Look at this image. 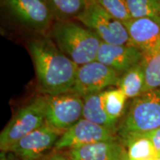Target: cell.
Instances as JSON below:
<instances>
[{
  "instance_id": "cell-27",
  "label": "cell",
  "mask_w": 160,
  "mask_h": 160,
  "mask_svg": "<svg viewBox=\"0 0 160 160\" xmlns=\"http://www.w3.org/2000/svg\"><path fill=\"white\" fill-rule=\"evenodd\" d=\"M157 160H160V153H159V157H158V159Z\"/></svg>"
},
{
  "instance_id": "cell-4",
  "label": "cell",
  "mask_w": 160,
  "mask_h": 160,
  "mask_svg": "<svg viewBox=\"0 0 160 160\" xmlns=\"http://www.w3.org/2000/svg\"><path fill=\"white\" fill-rule=\"evenodd\" d=\"M45 123V96L32 99L18 110L0 133V149L8 151L21 139Z\"/></svg>"
},
{
  "instance_id": "cell-20",
  "label": "cell",
  "mask_w": 160,
  "mask_h": 160,
  "mask_svg": "<svg viewBox=\"0 0 160 160\" xmlns=\"http://www.w3.org/2000/svg\"><path fill=\"white\" fill-rule=\"evenodd\" d=\"M128 97L121 89L112 88L104 91L103 102L105 109L111 119L119 122L125 108Z\"/></svg>"
},
{
  "instance_id": "cell-3",
  "label": "cell",
  "mask_w": 160,
  "mask_h": 160,
  "mask_svg": "<svg viewBox=\"0 0 160 160\" xmlns=\"http://www.w3.org/2000/svg\"><path fill=\"white\" fill-rule=\"evenodd\" d=\"M160 128V88L133 99L127 114L117 128L123 142L138 134Z\"/></svg>"
},
{
  "instance_id": "cell-23",
  "label": "cell",
  "mask_w": 160,
  "mask_h": 160,
  "mask_svg": "<svg viewBox=\"0 0 160 160\" xmlns=\"http://www.w3.org/2000/svg\"><path fill=\"white\" fill-rule=\"evenodd\" d=\"M40 160H74L70 157L64 151H58L52 150L44 156Z\"/></svg>"
},
{
  "instance_id": "cell-11",
  "label": "cell",
  "mask_w": 160,
  "mask_h": 160,
  "mask_svg": "<svg viewBox=\"0 0 160 160\" xmlns=\"http://www.w3.org/2000/svg\"><path fill=\"white\" fill-rule=\"evenodd\" d=\"M131 45L143 53L144 58L160 47V22L149 18H132L125 23Z\"/></svg>"
},
{
  "instance_id": "cell-24",
  "label": "cell",
  "mask_w": 160,
  "mask_h": 160,
  "mask_svg": "<svg viewBox=\"0 0 160 160\" xmlns=\"http://www.w3.org/2000/svg\"><path fill=\"white\" fill-rule=\"evenodd\" d=\"M0 160H22L16 153L11 151H1Z\"/></svg>"
},
{
  "instance_id": "cell-28",
  "label": "cell",
  "mask_w": 160,
  "mask_h": 160,
  "mask_svg": "<svg viewBox=\"0 0 160 160\" xmlns=\"http://www.w3.org/2000/svg\"><path fill=\"white\" fill-rule=\"evenodd\" d=\"M128 160H129V159H128Z\"/></svg>"
},
{
  "instance_id": "cell-16",
  "label": "cell",
  "mask_w": 160,
  "mask_h": 160,
  "mask_svg": "<svg viewBox=\"0 0 160 160\" xmlns=\"http://www.w3.org/2000/svg\"><path fill=\"white\" fill-rule=\"evenodd\" d=\"M55 21L77 20L88 8L87 0H46Z\"/></svg>"
},
{
  "instance_id": "cell-13",
  "label": "cell",
  "mask_w": 160,
  "mask_h": 160,
  "mask_svg": "<svg viewBox=\"0 0 160 160\" xmlns=\"http://www.w3.org/2000/svg\"><path fill=\"white\" fill-rule=\"evenodd\" d=\"M63 151L74 160H122L128 153L117 139L98 142Z\"/></svg>"
},
{
  "instance_id": "cell-6",
  "label": "cell",
  "mask_w": 160,
  "mask_h": 160,
  "mask_svg": "<svg viewBox=\"0 0 160 160\" xmlns=\"http://www.w3.org/2000/svg\"><path fill=\"white\" fill-rule=\"evenodd\" d=\"M45 122L59 131H65L82 118L83 97L73 91L45 96Z\"/></svg>"
},
{
  "instance_id": "cell-8",
  "label": "cell",
  "mask_w": 160,
  "mask_h": 160,
  "mask_svg": "<svg viewBox=\"0 0 160 160\" xmlns=\"http://www.w3.org/2000/svg\"><path fill=\"white\" fill-rule=\"evenodd\" d=\"M120 75L118 72L97 60L79 66L72 91L82 97L117 87Z\"/></svg>"
},
{
  "instance_id": "cell-17",
  "label": "cell",
  "mask_w": 160,
  "mask_h": 160,
  "mask_svg": "<svg viewBox=\"0 0 160 160\" xmlns=\"http://www.w3.org/2000/svg\"><path fill=\"white\" fill-rule=\"evenodd\" d=\"M128 148L129 160H157L159 153L148 137L138 135L124 142Z\"/></svg>"
},
{
  "instance_id": "cell-26",
  "label": "cell",
  "mask_w": 160,
  "mask_h": 160,
  "mask_svg": "<svg viewBox=\"0 0 160 160\" xmlns=\"http://www.w3.org/2000/svg\"><path fill=\"white\" fill-rule=\"evenodd\" d=\"M88 3H91V2H97V0H87Z\"/></svg>"
},
{
  "instance_id": "cell-9",
  "label": "cell",
  "mask_w": 160,
  "mask_h": 160,
  "mask_svg": "<svg viewBox=\"0 0 160 160\" xmlns=\"http://www.w3.org/2000/svg\"><path fill=\"white\" fill-rule=\"evenodd\" d=\"M115 132L104 126L97 125L82 118L62 134L53 150L58 151L68 150L98 142L117 139Z\"/></svg>"
},
{
  "instance_id": "cell-19",
  "label": "cell",
  "mask_w": 160,
  "mask_h": 160,
  "mask_svg": "<svg viewBox=\"0 0 160 160\" xmlns=\"http://www.w3.org/2000/svg\"><path fill=\"white\" fill-rule=\"evenodd\" d=\"M145 92L160 88V47L148 57L143 58Z\"/></svg>"
},
{
  "instance_id": "cell-18",
  "label": "cell",
  "mask_w": 160,
  "mask_h": 160,
  "mask_svg": "<svg viewBox=\"0 0 160 160\" xmlns=\"http://www.w3.org/2000/svg\"><path fill=\"white\" fill-rule=\"evenodd\" d=\"M132 18H149L160 22V0H126Z\"/></svg>"
},
{
  "instance_id": "cell-22",
  "label": "cell",
  "mask_w": 160,
  "mask_h": 160,
  "mask_svg": "<svg viewBox=\"0 0 160 160\" xmlns=\"http://www.w3.org/2000/svg\"><path fill=\"white\" fill-rule=\"evenodd\" d=\"M138 135L144 136V137H148V139H151L152 142H153V145H154L156 149H157V151H158V153H160V128L156 130H153V131L146 132V133H141V134H138ZM130 139H131V138H130Z\"/></svg>"
},
{
  "instance_id": "cell-7",
  "label": "cell",
  "mask_w": 160,
  "mask_h": 160,
  "mask_svg": "<svg viewBox=\"0 0 160 160\" xmlns=\"http://www.w3.org/2000/svg\"><path fill=\"white\" fill-rule=\"evenodd\" d=\"M4 4L12 17L31 31L44 33L55 22L46 0H5Z\"/></svg>"
},
{
  "instance_id": "cell-25",
  "label": "cell",
  "mask_w": 160,
  "mask_h": 160,
  "mask_svg": "<svg viewBox=\"0 0 160 160\" xmlns=\"http://www.w3.org/2000/svg\"><path fill=\"white\" fill-rule=\"evenodd\" d=\"M122 160H128V153H126V155L124 157Z\"/></svg>"
},
{
  "instance_id": "cell-1",
  "label": "cell",
  "mask_w": 160,
  "mask_h": 160,
  "mask_svg": "<svg viewBox=\"0 0 160 160\" xmlns=\"http://www.w3.org/2000/svg\"><path fill=\"white\" fill-rule=\"evenodd\" d=\"M28 49L35 68L38 89L44 96L72 91L79 65L60 51L51 38L32 39Z\"/></svg>"
},
{
  "instance_id": "cell-2",
  "label": "cell",
  "mask_w": 160,
  "mask_h": 160,
  "mask_svg": "<svg viewBox=\"0 0 160 160\" xmlns=\"http://www.w3.org/2000/svg\"><path fill=\"white\" fill-rule=\"evenodd\" d=\"M51 38L63 53L77 65L97 60L102 41L85 25L71 21H55Z\"/></svg>"
},
{
  "instance_id": "cell-12",
  "label": "cell",
  "mask_w": 160,
  "mask_h": 160,
  "mask_svg": "<svg viewBox=\"0 0 160 160\" xmlns=\"http://www.w3.org/2000/svg\"><path fill=\"white\" fill-rule=\"evenodd\" d=\"M144 54L133 45H112L102 42L97 60L119 74L142 62Z\"/></svg>"
},
{
  "instance_id": "cell-15",
  "label": "cell",
  "mask_w": 160,
  "mask_h": 160,
  "mask_svg": "<svg viewBox=\"0 0 160 160\" xmlns=\"http://www.w3.org/2000/svg\"><path fill=\"white\" fill-rule=\"evenodd\" d=\"M117 88L128 99H135L145 92V76L142 62L136 65L120 75Z\"/></svg>"
},
{
  "instance_id": "cell-21",
  "label": "cell",
  "mask_w": 160,
  "mask_h": 160,
  "mask_svg": "<svg viewBox=\"0 0 160 160\" xmlns=\"http://www.w3.org/2000/svg\"><path fill=\"white\" fill-rule=\"evenodd\" d=\"M108 13L124 24L132 19L126 0H97Z\"/></svg>"
},
{
  "instance_id": "cell-14",
  "label": "cell",
  "mask_w": 160,
  "mask_h": 160,
  "mask_svg": "<svg viewBox=\"0 0 160 160\" xmlns=\"http://www.w3.org/2000/svg\"><path fill=\"white\" fill-rule=\"evenodd\" d=\"M104 91L92 93L83 97L82 118L97 125L104 126L114 131H117L118 122L109 117L106 112L103 102Z\"/></svg>"
},
{
  "instance_id": "cell-10",
  "label": "cell",
  "mask_w": 160,
  "mask_h": 160,
  "mask_svg": "<svg viewBox=\"0 0 160 160\" xmlns=\"http://www.w3.org/2000/svg\"><path fill=\"white\" fill-rule=\"evenodd\" d=\"M64 131L48 123L19 139L8 151H13L22 160H40L53 149Z\"/></svg>"
},
{
  "instance_id": "cell-5",
  "label": "cell",
  "mask_w": 160,
  "mask_h": 160,
  "mask_svg": "<svg viewBox=\"0 0 160 160\" xmlns=\"http://www.w3.org/2000/svg\"><path fill=\"white\" fill-rule=\"evenodd\" d=\"M77 21L94 32L102 42L131 45L125 24L108 13L97 2L88 3Z\"/></svg>"
}]
</instances>
